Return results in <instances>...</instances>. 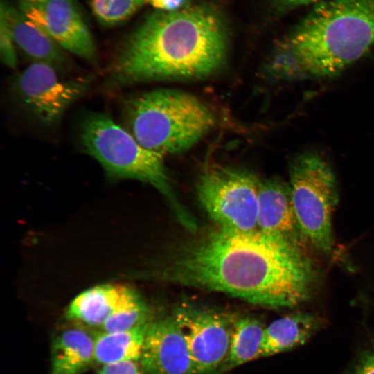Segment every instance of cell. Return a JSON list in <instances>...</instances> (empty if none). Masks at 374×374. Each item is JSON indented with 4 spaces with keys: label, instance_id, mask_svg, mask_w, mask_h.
<instances>
[{
    "label": "cell",
    "instance_id": "obj_15",
    "mask_svg": "<svg viewBox=\"0 0 374 374\" xmlns=\"http://www.w3.org/2000/svg\"><path fill=\"white\" fill-rule=\"evenodd\" d=\"M94 362L95 337L86 331L67 329L52 340L50 374H82Z\"/></svg>",
    "mask_w": 374,
    "mask_h": 374
},
{
    "label": "cell",
    "instance_id": "obj_21",
    "mask_svg": "<svg viewBox=\"0 0 374 374\" xmlns=\"http://www.w3.org/2000/svg\"><path fill=\"white\" fill-rule=\"evenodd\" d=\"M16 45L5 20L0 17V57L2 62L10 69L17 64Z\"/></svg>",
    "mask_w": 374,
    "mask_h": 374
},
{
    "label": "cell",
    "instance_id": "obj_13",
    "mask_svg": "<svg viewBox=\"0 0 374 374\" xmlns=\"http://www.w3.org/2000/svg\"><path fill=\"white\" fill-rule=\"evenodd\" d=\"M257 229L301 245L303 240L295 217L289 184L260 179Z\"/></svg>",
    "mask_w": 374,
    "mask_h": 374
},
{
    "label": "cell",
    "instance_id": "obj_5",
    "mask_svg": "<svg viewBox=\"0 0 374 374\" xmlns=\"http://www.w3.org/2000/svg\"><path fill=\"white\" fill-rule=\"evenodd\" d=\"M80 139L86 152L112 177L139 180L154 186L168 200L179 220L195 231V220L172 188L163 156L142 146L110 116L92 114L83 121Z\"/></svg>",
    "mask_w": 374,
    "mask_h": 374
},
{
    "label": "cell",
    "instance_id": "obj_27",
    "mask_svg": "<svg viewBox=\"0 0 374 374\" xmlns=\"http://www.w3.org/2000/svg\"><path fill=\"white\" fill-rule=\"evenodd\" d=\"M22 1H44V0H22Z\"/></svg>",
    "mask_w": 374,
    "mask_h": 374
},
{
    "label": "cell",
    "instance_id": "obj_26",
    "mask_svg": "<svg viewBox=\"0 0 374 374\" xmlns=\"http://www.w3.org/2000/svg\"><path fill=\"white\" fill-rule=\"evenodd\" d=\"M115 0H91V11L98 21L104 17Z\"/></svg>",
    "mask_w": 374,
    "mask_h": 374
},
{
    "label": "cell",
    "instance_id": "obj_25",
    "mask_svg": "<svg viewBox=\"0 0 374 374\" xmlns=\"http://www.w3.org/2000/svg\"><path fill=\"white\" fill-rule=\"evenodd\" d=\"M353 374H374V347L362 358Z\"/></svg>",
    "mask_w": 374,
    "mask_h": 374
},
{
    "label": "cell",
    "instance_id": "obj_16",
    "mask_svg": "<svg viewBox=\"0 0 374 374\" xmlns=\"http://www.w3.org/2000/svg\"><path fill=\"white\" fill-rule=\"evenodd\" d=\"M152 320L125 331L98 332L95 336L96 362L104 365L125 361H140Z\"/></svg>",
    "mask_w": 374,
    "mask_h": 374
},
{
    "label": "cell",
    "instance_id": "obj_23",
    "mask_svg": "<svg viewBox=\"0 0 374 374\" xmlns=\"http://www.w3.org/2000/svg\"><path fill=\"white\" fill-rule=\"evenodd\" d=\"M98 374H142L138 362L125 361L102 365Z\"/></svg>",
    "mask_w": 374,
    "mask_h": 374
},
{
    "label": "cell",
    "instance_id": "obj_2",
    "mask_svg": "<svg viewBox=\"0 0 374 374\" xmlns=\"http://www.w3.org/2000/svg\"><path fill=\"white\" fill-rule=\"evenodd\" d=\"M229 28L222 10L207 2L172 11L156 10L126 37L109 69L119 85L168 79H197L221 69Z\"/></svg>",
    "mask_w": 374,
    "mask_h": 374
},
{
    "label": "cell",
    "instance_id": "obj_11",
    "mask_svg": "<svg viewBox=\"0 0 374 374\" xmlns=\"http://www.w3.org/2000/svg\"><path fill=\"white\" fill-rule=\"evenodd\" d=\"M139 362L147 374H196L185 338L172 314L152 319Z\"/></svg>",
    "mask_w": 374,
    "mask_h": 374
},
{
    "label": "cell",
    "instance_id": "obj_24",
    "mask_svg": "<svg viewBox=\"0 0 374 374\" xmlns=\"http://www.w3.org/2000/svg\"><path fill=\"white\" fill-rule=\"evenodd\" d=\"M156 10L172 11L182 8L192 3V0H148Z\"/></svg>",
    "mask_w": 374,
    "mask_h": 374
},
{
    "label": "cell",
    "instance_id": "obj_14",
    "mask_svg": "<svg viewBox=\"0 0 374 374\" xmlns=\"http://www.w3.org/2000/svg\"><path fill=\"white\" fill-rule=\"evenodd\" d=\"M143 301L132 288L116 284L96 285L79 294L66 311L68 319L100 328L114 313Z\"/></svg>",
    "mask_w": 374,
    "mask_h": 374
},
{
    "label": "cell",
    "instance_id": "obj_20",
    "mask_svg": "<svg viewBox=\"0 0 374 374\" xmlns=\"http://www.w3.org/2000/svg\"><path fill=\"white\" fill-rule=\"evenodd\" d=\"M148 0H115L99 22L105 26L119 24L135 14Z\"/></svg>",
    "mask_w": 374,
    "mask_h": 374
},
{
    "label": "cell",
    "instance_id": "obj_8",
    "mask_svg": "<svg viewBox=\"0 0 374 374\" xmlns=\"http://www.w3.org/2000/svg\"><path fill=\"white\" fill-rule=\"evenodd\" d=\"M53 67L33 62L16 78L13 91L22 107L39 123L57 124L66 109L82 97L89 80H63Z\"/></svg>",
    "mask_w": 374,
    "mask_h": 374
},
{
    "label": "cell",
    "instance_id": "obj_3",
    "mask_svg": "<svg viewBox=\"0 0 374 374\" xmlns=\"http://www.w3.org/2000/svg\"><path fill=\"white\" fill-rule=\"evenodd\" d=\"M374 44V0H323L279 42L269 71L285 80L336 76Z\"/></svg>",
    "mask_w": 374,
    "mask_h": 374
},
{
    "label": "cell",
    "instance_id": "obj_19",
    "mask_svg": "<svg viewBox=\"0 0 374 374\" xmlns=\"http://www.w3.org/2000/svg\"><path fill=\"white\" fill-rule=\"evenodd\" d=\"M152 319L150 310L144 301L121 310L111 317L100 328L105 332H114L132 329Z\"/></svg>",
    "mask_w": 374,
    "mask_h": 374
},
{
    "label": "cell",
    "instance_id": "obj_6",
    "mask_svg": "<svg viewBox=\"0 0 374 374\" xmlns=\"http://www.w3.org/2000/svg\"><path fill=\"white\" fill-rule=\"evenodd\" d=\"M292 201L303 240L329 253L333 247L332 215L337 200L335 174L315 152L297 155L290 165Z\"/></svg>",
    "mask_w": 374,
    "mask_h": 374
},
{
    "label": "cell",
    "instance_id": "obj_7",
    "mask_svg": "<svg viewBox=\"0 0 374 374\" xmlns=\"http://www.w3.org/2000/svg\"><path fill=\"white\" fill-rule=\"evenodd\" d=\"M259 181L246 170L215 166L200 175L197 193L217 226L249 231L257 229Z\"/></svg>",
    "mask_w": 374,
    "mask_h": 374
},
{
    "label": "cell",
    "instance_id": "obj_9",
    "mask_svg": "<svg viewBox=\"0 0 374 374\" xmlns=\"http://www.w3.org/2000/svg\"><path fill=\"white\" fill-rule=\"evenodd\" d=\"M172 315L185 338L196 374H220L229 350L233 317L190 303L177 306Z\"/></svg>",
    "mask_w": 374,
    "mask_h": 374
},
{
    "label": "cell",
    "instance_id": "obj_18",
    "mask_svg": "<svg viewBox=\"0 0 374 374\" xmlns=\"http://www.w3.org/2000/svg\"><path fill=\"white\" fill-rule=\"evenodd\" d=\"M265 329L255 318L233 317L229 350L220 374L261 357Z\"/></svg>",
    "mask_w": 374,
    "mask_h": 374
},
{
    "label": "cell",
    "instance_id": "obj_17",
    "mask_svg": "<svg viewBox=\"0 0 374 374\" xmlns=\"http://www.w3.org/2000/svg\"><path fill=\"white\" fill-rule=\"evenodd\" d=\"M315 319L308 314L287 315L265 327L261 357L286 351L305 343L316 330Z\"/></svg>",
    "mask_w": 374,
    "mask_h": 374
},
{
    "label": "cell",
    "instance_id": "obj_12",
    "mask_svg": "<svg viewBox=\"0 0 374 374\" xmlns=\"http://www.w3.org/2000/svg\"><path fill=\"white\" fill-rule=\"evenodd\" d=\"M0 17L8 26L15 45L33 62L48 64L58 72L71 66L66 51L19 8L1 1Z\"/></svg>",
    "mask_w": 374,
    "mask_h": 374
},
{
    "label": "cell",
    "instance_id": "obj_4",
    "mask_svg": "<svg viewBox=\"0 0 374 374\" xmlns=\"http://www.w3.org/2000/svg\"><path fill=\"white\" fill-rule=\"evenodd\" d=\"M130 132L144 148L163 157L186 151L217 123L213 112L193 95L171 89L143 93L126 101Z\"/></svg>",
    "mask_w": 374,
    "mask_h": 374
},
{
    "label": "cell",
    "instance_id": "obj_10",
    "mask_svg": "<svg viewBox=\"0 0 374 374\" xmlns=\"http://www.w3.org/2000/svg\"><path fill=\"white\" fill-rule=\"evenodd\" d=\"M19 8L64 51L89 61L96 58L92 34L73 0H20Z\"/></svg>",
    "mask_w": 374,
    "mask_h": 374
},
{
    "label": "cell",
    "instance_id": "obj_22",
    "mask_svg": "<svg viewBox=\"0 0 374 374\" xmlns=\"http://www.w3.org/2000/svg\"><path fill=\"white\" fill-rule=\"evenodd\" d=\"M323 0H269V8L276 16L285 14L296 8L318 3Z\"/></svg>",
    "mask_w": 374,
    "mask_h": 374
},
{
    "label": "cell",
    "instance_id": "obj_1",
    "mask_svg": "<svg viewBox=\"0 0 374 374\" xmlns=\"http://www.w3.org/2000/svg\"><path fill=\"white\" fill-rule=\"evenodd\" d=\"M162 279L226 293L271 308L305 301L316 273L301 245L258 229L216 228L179 247L159 271Z\"/></svg>",
    "mask_w": 374,
    "mask_h": 374
}]
</instances>
